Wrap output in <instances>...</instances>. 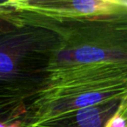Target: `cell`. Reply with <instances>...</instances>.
I'll list each match as a JSON object with an SVG mask.
<instances>
[{"instance_id":"obj_6","label":"cell","mask_w":127,"mask_h":127,"mask_svg":"<svg viewBox=\"0 0 127 127\" xmlns=\"http://www.w3.org/2000/svg\"><path fill=\"white\" fill-rule=\"evenodd\" d=\"M34 90L25 86H0V122L24 124L27 102Z\"/></svg>"},{"instance_id":"obj_3","label":"cell","mask_w":127,"mask_h":127,"mask_svg":"<svg viewBox=\"0 0 127 127\" xmlns=\"http://www.w3.org/2000/svg\"><path fill=\"white\" fill-rule=\"evenodd\" d=\"M58 35L37 25L20 26L0 34V86L36 90Z\"/></svg>"},{"instance_id":"obj_9","label":"cell","mask_w":127,"mask_h":127,"mask_svg":"<svg viewBox=\"0 0 127 127\" xmlns=\"http://www.w3.org/2000/svg\"><path fill=\"white\" fill-rule=\"evenodd\" d=\"M118 112L123 117L127 122V97L122 101L121 104H120L119 108L118 110Z\"/></svg>"},{"instance_id":"obj_8","label":"cell","mask_w":127,"mask_h":127,"mask_svg":"<svg viewBox=\"0 0 127 127\" xmlns=\"http://www.w3.org/2000/svg\"><path fill=\"white\" fill-rule=\"evenodd\" d=\"M105 127H127V122L117 111L116 113L108 120Z\"/></svg>"},{"instance_id":"obj_7","label":"cell","mask_w":127,"mask_h":127,"mask_svg":"<svg viewBox=\"0 0 127 127\" xmlns=\"http://www.w3.org/2000/svg\"><path fill=\"white\" fill-rule=\"evenodd\" d=\"M18 26H20V25L0 12V34L11 31Z\"/></svg>"},{"instance_id":"obj_5","label":"cell","mask_w":127,"mask_h":127,"mask_svg":"<svg viewBox=\"0 0 127 127\" xmlns=\"http://www.w3.org/2000/svg\"><path fill=\"white\" fill-rule=\"evenodd\" d=\"M125 97L66 113L34 127H105Z\"/></svg>"},{"instance_id":"obj_1","label":"cell","mask_w":127,"mask_h":127,"mask_svg":"<svg viewBox=\"0 0 127 127\" xmlns=\"http://www.w3.org/2000/svg\"><path fill=\"white\" fill-rule=\"evenodd\" d=\"M19 25L51 30L58 42L42 77L51 71L99 64H127V11L113 16L56 22L9 13ZM41 77V79H42Z\"/></svg>"},{"instance_id":"obj_2","label":"cell","mask_w":127,"mask_h":127,"mask_svg":"<svg viewBox=\"0 0 127 127\" xmlns=\"http://www.w3.org/2000/svg\"><path fill=\"white\" fill-rule=\"evenodd\" d=\"M127 96V74L110 64L61 71L39 84L27 102L22 127H34L66 113Z\"/></svg>"},{"instance_id":"obj_10","label":"cell","mask_w":127,"mask_h":127,"mask_svg":"<svg viewBox=\"0 0 127 127\" xmlns=\"http://www.w3.org/2000/svg\"><path fill=\"white\" fill-rule=\"evenodd\" d=\"M22 126H23V124L21 122H16V123H12V124H5L0 122V127H22Z\"/></svg>"},{"instance_id":"obj_4","label":"cell","mask_w":127,"mask_h":127,"mask_svg":"<svg viewBox=\"0 0 127 127\" xmlns=\"http://www.w3.org/2000/svg\"><path fill=\"white\" fill-rule=\"evenodd\" d=\"M0 11L63 22L113 16L127 11L118 0H12L0 3Z\"/></svg>"}]
</instances>
